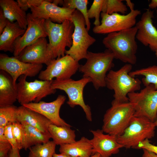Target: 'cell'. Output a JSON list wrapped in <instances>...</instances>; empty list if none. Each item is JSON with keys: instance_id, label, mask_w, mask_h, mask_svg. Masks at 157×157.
Wrapping results in <instances>:
<instances>
[{"instance_id": "19", "label": "cell", "mask_w": 157, "mask_h": 157, "mask_svg": "<svg viewBox=\"0 0 157 157\" xmlns=\"http://www.w3.org/2000/svg\"><path fill=\"white\" fill-rule=\"evenodd\" d=\"M48 43L46 38H40L26 47L16 57L24 63L47 66L50 63L47 54Z\"/></svg>"}, {"instance_id": "20", "label": "cell", "mask_w": 157, "mask_h": 157, "mask_svg": "<svg viewBox=\"0 0 157 157\" xmlns=\"http://www.w3.org/2000/svg\"><path fill=\"white\" fill-rule=\"evenodd\" d=\"M16 116L17 122H25L44 133L49 132V126L53 124L42 115L23 105L17 107Z\"/></svg>"}, {"instance_id": "39", "label": "cell", "mask_w": 157, "mask_h": 157, "mask_svg": "<svg viewBox=\"0 0 157 157\" xmlns=\"http://www.w3.org/2000/svg\"><path fill=\"white\" fill-rule=\"evenodd\" d=\"M19 149L18 148H12L8 154V157H21Z\"/></svg>"}, {"instance_id": "4", "label": "cell", "mask_w": 157, "mask_h": 157, "mask_svg": "<svg viewBox=\"0 0 157 157\" xmlns=\"http://www.w3.org/2000/svg\"><path fill=\"white\" fill-rule=\"evenodd\" d=\"M132 65L127 63L116 71L112 69L107 73L106 78V87L113 90L114 99L112 102L122 103L129 102L128 94L140 90L142 81L130 76Z\"/></svg>"}, {"instance_id": "40", "label": "cell", "mask_w": 157, "mask_h": 157, "mask_svg": "<svg viewBox=\"0 0 157 157\" xmlns=\"http://www.w3.org/2000/svg\"><path fill=\"white\" fill-rule=\"evenodd\" d=\"M142 149L143 153L142 157H157V155L154 153L145 149Z\"/></svg>"}, {"instance_id": "12", "label": "cell", "mask_w": 157, "mask_h": 157, "mask_svg": "<svg viewBox=\"0 0 157 157\" xmlns=\"http://www.w3.org/2000/svg\"><path fill=\"white\" fill-rule=\"evenodd\" d=\"M80 65L78 61L66 54L51 60L46 69L40 71L38 78L40 80L48 81L54 78L57 80L70 79L78 70Z\"/></svg>"}, {"instance_id": "44", "label": "cell", "mask_w": 157, "mask_h": 157, "mask_svg": "<svg viewBox=\"0 0 157 157\" xmlns=\"http://www.w3.org/2000/svg\"><path fill=\"white\" fill-rule=\"evenodd\" d=\"M126 1L127 5L130 8V9L134 8V4L131 2L130 1L126 0Z\"/></svg>"}, {"instance_id": "14", "label": "cell", "mask_w": 157, "mask_h": 157, "mask_svg": "<svg viewBox=\"0 0 157 157\" xmlns=\"http://www.w3.org/2000/svg\"><path fill=\"white\" fill-rule=\"evenodd\" d=\"M42 67V64L25 63L14 56L9 57L3 53L0 54V69L12 77L15 85H17L16 81L21 76L34 77L39 74Z\"/></svg>"}, {"instance_id": "31", "label": "cell", "mask_w": 157, "mask_h": 157, "mask_svg": "<svg viewBox=\"0 0 157 157\" xmlns=\"http://www.w3.org/2000/svg\"><path fill=\"white\" fill-rule=\"evenodd\" d=\"M17 108L14 105L0 108V126L5 127L9 123L17 122Z\"/></svg>"}, {"instance_id": "38", "label": "cell", "mask_w": 157, "mask_h": 157, "mask_svg": "<svg viewBox=\"0 0 157 157\" xmlns=\"http://www.w3.org/2000/svg\"><path fill=\"white\" fill-rule=\"evenodd\" d=\"M8 20L5 16L2 9H0V34L7 25Z\"/></svg>"}, {"instance_id": "29", "label": "cell", "mask_w": 157, "mask_h": 157, "mask_svg": "<svg viewBox=\"0 0 157 157\" xmlns=\"http://www.w3.org/2000/svg\"><path fill=\"white\" fill-rule=\"evenodd\" d=\"M88 0H64L63 7L72 9H76L83 15L85 22L86 28L89 31L90 29L91 23L88 15Z\"/></svg>"}, {"instance_id": "45", "label": "cell", "mask_w": 157, "mask_h": 157, "mask_svg": "<svg viewBox=\"0 0 157 157\" xmlns=\"http://www.w3.org/2000/svg\"><path fill=\"white\" fill-rule=\"evenodd\" d=\"M90 157H101L100 154L97 153L94 154Z\"/></svg>"}, {"instance_id": "23", "label": "cell", "mask_w": 157, "mask_h": 157, "mask_svg": "<svg viewBox=\"0 0 157 157\" xmlns=\"http://www.w3.org/2000/svg\"><path fill=\"white\" fill-rule=\"evenodd\" d=\"M25 31L17 22H11L8 20L7 26L0 34V50L13 53L15 41Z\"/></svg>"}, {"instance_id": "15", "label": "cell", "mask_w": 157, "mask_h": 157, "mask_svg": "<svg viewBox=\"0 0 157 157\" xmlns=\"http://www.w3.org/2000/svg\"><path fill=\"white\" fill-rule=\"evenodd\" d=\"M53 0H44L39 5L30 8L34 17L49 19L52 22L61 24L66 20L72 21V14L75 9L60 7L53 3Z\"/></svg>"}, {"instance_id": "7", "label": "cell", "mask_w": 157, "mask_h": 157, "mask_svg": "<svg viewBox=\"0 0 157 157\" xmlns=\"http://www.w3.org/2000/svg\"><path fill=\"white\" fill-rule=\"evenodd\" d=\"M72 21L74 25L72 44L66 51L65 54L70 56L79 62L83 59H85L88 49L96 40L89 34L84 18L79 11L76 9L74 10L72 14Z\"/></svg>"}, {"instance_id": "48", "label": "cell", "mask_w": 157, "mask_h": 157, "mask_svg": "<svg viewBox=\"0 0 157 157\" xmlns=\"http://www.w3.org/2000/svg\"><path fill=\"white\" fill-rule=\"evenodd\" d=\"M156 12L157 17V10H156Z\"/></svg>"}, {"instance_id": "27", "label": "cell", "mask_w": 157, "mask_h": 157, "mask_svg": "<svg viewBox=\"0 0 157 157\" xmlns=\"http://www.w3.org/2000/svg\"><path fill=\"white\" fill-rule=\"evenodd\" d=\"M129 75L133 77L142 76H144L142 82L145 87L152 84L157 89V65L150 66L131 71Z\"/></svg>"}, {"instance_id": "9", "label": "cell", "mask_w": 157, "mask_h": 157, "mask_svg": "<svg viewBox=\"0 0 157 157\" xmlns=\"http://www.w3.org/2000/svg\"><path fill=\"white\" fill-rule=\"evenodd\" d=\"M91 82L88 78L82 77L81 79L74 80L71 78L63 80H53L51 86L54 89H59L64 91L68 98L67 104L71 107L80 106L85 112L87 119L92 121V114L90 107L85 104L83 96L84 89L86 85Z\"/></svg>"}, {"instance_id": "41", "label": "cell", "mask_w": 157, "mask_h": 157, "mask_svg": "<svg viewBox=\"0 0 157 157\" xmlns=\"http://www.w3.org/2000/svg\"><path fill=\"white\" fill-rule=\"evenodd\" d=\"M4 127L0 126V143L8 142L4 134Z\"/></svg>"}, {"instance_id": "22", "label": "cell", "mask_w": 157, "mask_h": 157, "mask_svg": "<svg viewBox=\"0 0 157 157\" xmlns=\"http://www.w3.org/2000/svg\"><path fill=\"white\" fill-rule=\"evenodd\" d=\"M0 6L7 19L11 22L15 21L26 30L27 25V14L14 0H0Z\"/></svg>"}, {"instance_id": "25", "label": "cell", "mask_w": 157, "mask_h": 157, "mask_svg": "<svg viewBox=\"0 0 157 157\" xmlns=\"http://www.w3.org/2000/svg\"><path fill=\"white\" fill-rule=\"evenodd\" d=\"M20 123L25 133V142L24 149L25 150L37 144L46 142L51 138L49 132L44 133L25 122Z\"/></svg>"}, {"instance_id": "35", "label": "cell", "mask_w": 157, "mask_h": 157, "mask_svg": "<svg viewBox=\"0 0 157 157\" xmlns=\"http://www.w3.org/2000/svg\"><path fill=\"white\" fill-rule=\"evenodd\" d=\"M44 0H17V1L20 7L26 11L28 9L33 7L39 5Z\"/></svg>"}, {"instance_id": "18", "label": "cell", "mask_w": 157, "mask_h": 157, "mask_svg": "<svg viewBox=\"0 0 157 157\" xmlns=\"http://www.w3.org/2000/svg\"><path fill=\"white\" fill-rule=\"evenodd\" d=\"M153 11L147 10L142 14L135 26L138 30L136 38L154 52L157 50V30L152 23Z\"/></svg>"}, {"instance_id": "42", "label": "cell", "mask_w": 157, "mask_h": 157, "mask_svg": "<svg viewBox=\"0 0 157 157\" xmlns=\"http://www.w3.org/2000/svg\"><path fill=\"white\" fill-rule=\"evenodd\" d=\"M149 7L151 9L157 8V0H152L149 5Z\"/></svg>"}, {"instance_id": "47", "label": "cell", "mask_w": 157, "mask_h": 157, "mask_svg": "<svg viewBox=\"0 0 157 157\" xmlns=\"http://www.w3.org/2000/svg\"><path fill=\"white\" fill-rule=\"evenodd\" d=\"M155 55L156 56V57H157V50H156L155 51Z\"/></svg>"}, {"instance_id": "10", "label": "cell", "mask_w": 157, "mask_h": 157, "mask_svg": "<svg viewBox=\"0 0 157 157\" xmlns=\"http://www.w3.org/2000/svg\"><path fill=\"white\" fill-rule=\"evenodd\" d=\"M129 101L135 105V116L145 117L154 122L157 116V89L154 85L145 86L140 92L129 93Z\"/></svg>"}, {"instance_id": "26", "label": "cell", "mask_w": 157, "mask_h": 157, "mask_svg": "<svg viewBox=\"0 0 157 157\" xmlns=\"http://www.w3.org/2000/svg\"><path fill=\"white\" fill-rule=\"evenodd\" d=\"M53 141L56 145L70 144L76 141V135L74 130L70 127L58 126L53 124L48 128Z\"/></svg>"}, {"instance_id": "5", "label": "cell", "mask_w": 157, "mask_h": 157, "mask_svg": "<svg viewBox=\"0 0 157 157\" xmlns=\"http://www.w3.org/2000/svg\"><path fill=\"white\" fill-rule=\"evenodd\" d=\"M135 105L129 102H111V106L104 115L102 130L106 133L116 136L122 134L134 116Z\"/></svg>"}, {"instance_id": "8", "label": "cell", "mask_w": 157, "mask_h": 157, "mask_svg": "<svg viewBox=\"0 0 157 157\" xmlns=\"http://www.w3.org/2000/svg\"><path fill=\"white\" fill-rule=\"evenodd\" d=\"M27 77L24 75L21 76L17 84V101L21 105L31 102L38 103L42 99L56 93V90L51 86L53 80L48 81L36 79L28 82Z\"/></svg>"}, {"instance_id": "16", "label": "cell", "mask_w": 157, "mask_h": 157, "mask_svg": "<svg viewBox=\"0 0 157 157\" xmlns=\"http://www.w3.org/2000/svg\"><path fill=\"white\" fill-rule=\"evenodd\" d=\"M66 97L59 95L55 100L49 102L40 101L38 103L31 102L23 106L42 115L52 123L58 126L71 127L60 116V109Z\"/></svg>"}, {"instance_id": "6", "label": "cell", "mask_w": 157, "mask_h": 157, "mask_svg": "<svg viewBox=\"0 0 157 157\" xmlns=\"http://www.w3.org/2000/svg\"><path fill=\"white\" fill-rule=\"evenodd\" d=\"M156 127L147 118L134 116L123 133L117 136V142L126 149H136L140 142L154 137Z\"/></svg>"}, {"instance_id": "11", "label": "cell", "mask_w": 157, "mask_h": 157, "mask_svg": "<svg viewBox=\"0 0 157 157\" xmlns=\"http://www.w3.org/2000/svg\"><path fill=\"white\" fill-rule=\"evenodd\" d=\"M140 14V10L134 8L126 15L101 13V24L94 26L92 31L97 34H108L131 28L135 26L136 17Z\"/></svg>"}, {"instance_id": "30", "label": "cell", "mask_w": 157, "mask_h": 157, "mask_svg": "<svg viewBox=\"0 0 157 157\" xmlns=\"http://www.w3.org/2000/svg\"><path fill=\"white\" fill-rule=\"evenodd\" d=\"M121 0H103L101 13L111 14L119 13L124 14L128 9Z\"/></svg>"}, {"instance_id": "28", "label": "cell", "mask_w": 157, "mask_h": 157, "mask_svg": "<svg viewBox=\"0 0 157 157\" xmlns=\"http://www.w3.org/2000/svg\"><path fill=\"white\" fill-rule=\"evenodd\" d=\"M56 144L53 141L33 146L29 148L28 157H53Z\"/></svg>"}, {"instance_id": "32", "label": "cell", "mask_w": 157, "mask_h": 157, "mask_svg": "<svg viewBox=\"0 0 157 157\" xmlns=\"http://www.w3.org/2000/svg\"><path fill=\"white\" fill-rule=\"evenodd\" d=\"M103 0H94L90 8L88 10L89 18H94L93 24L94 26L99 25L101 24L100 17L101 13Z\"/></svg>"}, {"instance_id": "13", "label": "cell", "mask_w": 157, "mask_h": 157, "mask_svg": "<svg viewBox=\"0 0 157 157\" xmlns=\"http://www.w3.org/2000/svg\"><path fill=\"white\" fill-rule=\"evenodd\" d=\"M28 25L24 33L18 38L14 44V56L17 57L27 46L41 38H46L47 34L45 26V20L33 17L31 13L27 14Z\"/></svg>"}, {"instance_id": "34", "label": "cell", "mask_w": 157, "mask_h": 157, "mask_svg": "<svg viewBox=\"0 0 157 157\" xmlns=\"http://www.w3.org/2000/svg\"><path fill=\"white\" fill-rule=\"evenodd\" d=\"M12 123H9L4 127V134L7 141L11 144L12 148L19 149L12 132Z\"/></svg>"}, {"instance_id": "24", "label": "cell", "mask_w": 157, "mask_h": 157, "mask_svg": "<svg viewBox=\"0 0 157 157\" xmlns=\"http://www.w3.org/2000/svg\"><path fill=\"white\" fill-rule=\"evenodd\" d=\"M92 150L89 140L84 137L72 143L61 145L59 149L60 153L65 154L72 157H90L92 155Z\"/></svg>"}, {"instance_id": "33", "label": "cell", "mask_w": 157, "mask_h": 157, "mask_svg": "<svg viewBox=\"0 0 157 157\" xmlns=\"http://www.w3.org/2000/svg\"><path fill=\"white\" fill-rule=\"evenodd\" d=\"M12 131L18 148L20 150L24 149L25 142V135L22 124L18 122L13 123Z\"/></svg>"}, {"instance_id": "37", "label": "cell", "mask_w": 157, "mask_h": 157, "mask_svg": "<svg viewBox=\"0 0 157 157\" xmlns=\"http://www.w3.org/2000/svg\"><path fill=\"white\" fill-rule=\"evenodd\" d=\"M12 148L8 142L0 143V157H8L9 152Z\"/></svg>"}, {"instance_id": "46", "label": "cell", "mask_w": 157, "mask_h": 157, "mask_svg": "<svg viewBox=\"0 0 157 157\" xmlns=\"http://www.w3.org/2000/svg\"><path fill=\"white\" fill-rule=\"evenodd\" d=\"M154 122L156 124V127L157 128V117H156V120L155 122Z\"/></svg>"}, {"instance_id": "2", "label": "cell", "mask_w": 157, "mask_h": 157, "mask_svg": "<svg viewBox=\"0 0 157 157\" xmlns=\"http://www.w3.org/2000/svg\"><path fill=\"white\" fill-rule=\"evenodd\" d=\"M113 53L108 49L104 51L95 53L88 51L86 63L80 65L78 71L83 77L90 78L96 90L106 87V78L107 74L114 66Z\"/></svg>"}, {"instance_id": "1", "label": "cell", "mask_w": 157, "mask_h": 157, "mask_svg": "<svg viewBox=\"0 0 157 157\" xmlns=\"http://www.w3.org/2000/svg\"><path fill=\"white\" fill-rule=\"evenodd\" d=\"M137 28H132L107 34L102 40L107 49L113 54L115 58L132 65L137 60L136 54L138 48L135 40Z\"/></svg>"}, {"instance_id": "3", "label": "cell", "mask_w": 157, "mask_h": 157, "mask_svg": "<svg viewBox=\"0 0 157 157\" xmlns=\"http://www.w3.org/2000/svg\"><path fill=\"white\" fill-rule=\"evenodd\" d=\"M45 26L49 39L47 54L49 62L64 56L67 47L72 44V35L74 29L72 22L66 20L61 24L45 20Z\"/></svg>"}, {"instance_id": "17", "label": "cell", "mask_w": 157, "mask_h": 157, "mask_svg": "<svg viewBox=\"0 0 157 157\" xmlns=\"http://www.w3.org/2000/svg\"><path fill=\"white\" fill-rule=\"evenodd\" d=\"M90 131L93 135V138L89 140L92 147V155L97 153L101 157H110L117 154L119 149L123 147L118 142L117 136L105 134L102 129Z\"/></svg>"}, {"instance_id": "21", "label": "cell", "mask_w": 157, "mask_h": 157, "mask_svg": "<svg viewBox=\"0 0 157 157\" xmlns=\"http://www.w3.org/2000/svg\"><path fill=\"white\" fill-rule=\"evenodd\" d=\"M18 92L12 77L6 72L0 71V108L13 105L17 100Z\"/></svg>"}, {"instance_id": "36", "label": "cell", "mask_w": 157, "mask_h": 157, "mask_svg": "<svg viewBox=\"0 0 157 157\" xmlns=\"http://www.w3.org/2000/svg\"><path fill=\"white\" fill-rule=\"evenodd\" d=\"M136 149H145L154 153L157 155V146L151 143L148 139H146L140 142Z\"/></svg>"}, {"instance_id": "43", "label": "cell", "mask_w": 157, "mask_h": 157, "mask_svg": "<svg viewBox=\"0 0 157 157\" xmlns=\"http://www.w3.org/2000/svg\"><path fill=\"white\" fill-rule=\"evenodd\" d=\"M53 157H72L71 156L64 153H60V154H54Z\"/></svg>"}]
</instances>
